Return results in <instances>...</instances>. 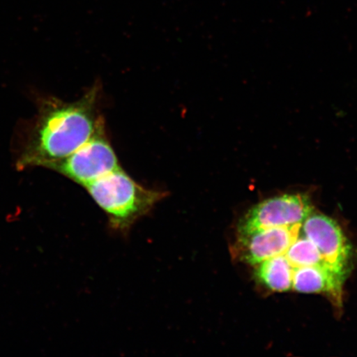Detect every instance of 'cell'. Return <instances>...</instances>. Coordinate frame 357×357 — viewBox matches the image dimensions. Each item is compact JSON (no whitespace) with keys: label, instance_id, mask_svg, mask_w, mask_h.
<instances>
[{"label":"cell","instance_id":"52a82bcc","mask_svg":"<svg viewBox=\"0 0 357 357\" xmlns=\"http://www.w3.org/2000/svg\"><path fill=\"white\" fill-rule=\"evenodd\" d=\"M345 273L328 265L296 267L292 288L301 293L328 294L337 306H341Z\"/></svg>","mask_w":357,"mask_h":357},{"label":"cell","instance_id":"6da1fadb","mask_svg":"<svg viewBox=\"0 0 357 357\" xmlns=\"http://www.w3.org/2000/svg\"><path fill=\"white\" fill-rule=\"evenodd\" d=\"M100 88L95 84L73 102L42 100L17 166L49 168L91 139L104 121L99 112Z\"/></svg>","mask_w":357,"mask_h":357},{"label":"cell","instance_id":"277c9868","mask_svg":"<svg viewBox=\"0 0 357 357\" xmlns=\"http://www.w3.org/2000/svg\"><path fill=\"white\" fill-rule=\"evenodd\" d=\"M312 212L310 199L303 194H288L261 201L241 220L238 234L271 227L302 225Z\"/></svg>","mask_w":357,"mask_h":357},{"label":"cell","instance_id":"ba28073f","mask_svg":"<svg viewBox=\"0 0 357 357\" xmlns=\"http://www.w3.org/2000/svg\"><path fill=\"white\" fill-rule=\"evenodd\" d=\"M294 270L287 257L280 255L259 263L256 274L266 287L283 292L292 288Z\"/></svg>","mask_w":357,"mask_h":357},{"label":"cell","instance_id":"9c48e42d","mask_svg":"<svg viewBox=\"0 0 357 357\" xmlns=\"http://www.w3.org/2000/svg\"><path fill=\"white\" fill-rule=\"evenodd\" d=\"M284 256L287 257L290 264L294 268L329 266L321 255L316 245L307 239L306 236L298 235L296 241L290 245ZM333 267V266H332Z\"/></svg>","mask_w":357,"mask_h":357},{"label":"cell","instance_id":"8992f818","mask_svg":"<svg viewBox=\"0 0 357 357\" xmlns=\"http://www.w3.org/2000/svg\"><path fill=\"white\" fill-rule=\"evenodd\" d=\"M301 229L329 266L346 271L351 248L336 221L322 213L312 212L303 222Z\"/></svg>","mask_w":357,"mask_h":357},{"label":"cell","instance_id":"5b68a950","mask_svg":"<svg viewBox=\"0 0 357 357\" xmlns=\"http://www.w3.org/2000/svg\"><path fill=\"white\" fill-rule=\"evenodd\" d=\"M301 226L271 227L238 235L236 252L240 260L253 266L267 259L284 255L301 234Z\"/></svg>","mask_w":357,"mask_h":357},{"label":"cell","instance_id":"7a4b0ae2","mask_svg":"<svg viewBox=\"0 0 357 357\" xmlns=\"http://www.w3.org/2000/svg\"><path fill=\"white\" fill-rule=\"evenodd\" d=\"M108 218L114 231L126 234L167 197L165 191L146 188L120 167L84 187Z\"/></svg>","mask_w":357,"mask_h":357},{"label":"cell","instance_id":"3957f363","mask_svg":"<svg viewBox=\"0 0 357 357\" xmlns=\"http://www.w3.org/2000/svg\"><path fill=\"white\" fill-rule=\"evenodd\" d=\"M119 168L118 156L107 137L105 120L86 144L49 167L83 187Z\"/></svg>","mask_w":357,"mask_h":357}]
</instances>
